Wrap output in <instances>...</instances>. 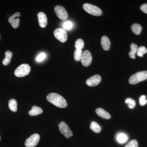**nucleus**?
Segmentation results:
<instances>
[{
	"mask_svg": "<svg viewBox=\"0 0 147 147\" xmlns=\"http://www.w3.org/2000/svg\"><path fill=\"white\" fill-rule=\"evenodd\" d=\"M55 11L58 18L62 20H65L68 18V13L63 7L57 5L55 7Z\"/></svg>",
	"mask_w": 147,
	"mask_h": 147,
	"instance_id": "obj_8",
	"label": "nucleus"
},
{
	"mask_svg": "<svg viewBox=\"0 0 147 147\" xmlns=\"http://www.w3.org/2000/svg\"><path fill=\"white\" fill-rule=\"evenodd\" d=\"M147 79V71H139L131 75L129 79V83L131 85L138 84Z\"/></svg>",
	"mask_w": 147,
	"mask_h": 147,
	"instance_id": "obj_2",
	"label": "nucleus"
},
{
	"mask_svg": "<svg viewBox=\"0 0 147 147\" xmlns=\"http://www.w3.org/2000/svg\"><path fill=\"white\" fill-rule=\"evenodd\" d=\"M9 108L12 112H16L17 110V102L15 99H11L8 102Z\"/></svg>",
	"mask_w": 147,
	"mask_h": 147,
	"instance_id": "obj_19",
	"label": "nucleus"
},
{
	"mask_svg": "<svg viewBox=\"0 0 147 147\" xmlns=\"http://www.w3.org/2000/svg\"><path fill=\"white\" fill-rule=\"evenodd\" d=\"M101 80V78L100 75L96 74L87 79L86 84L89 86H96L100 83Z\"/></svg>",
	"mask_w": 147,
	"mask_h": 147,
	"instance_id": "obj_10",
	"label": "nucleus"
},
{
	"mask_svg": "<svg viewBox=\"0 0 147 147\" xmlns=\"http://www.w3.org/2000/svg\"><path fill=\"white\" fill-rule=\"evenodd\" d=\"M147 53V50L144 46H142L138 47L137 55L138 57H143L144 54Z\"/></svg>",
	"mask_w": 147,
	"mask_h": 147,
	"instance_id": "obj_25",
	"label": "nucleus"
},
{
	"mask_svg": "<svg viewBox=\"0 0 147 147\" xmlns=\"http://www.w3.org/2000/svg\"><path fill=\"white\" fill-rule=\"evenodd\" d=\"M63 26L64 29L66 30H71L73 27V24L72 22L70 21H66L63 23Z\"/></svg>",
	"mask_w": 147,
	"mask_h": 147,
	"instance_id": "obj_26",
	"label": "nucleus"
},
{
	"mask_svg": "<svg viewBox=\"0 0 147 147\" xmlns=\"http://www.w3.org/2000/svg\"><path fill=\"white\" fill-rule=\"evenodd\" d=\"M21 16V14L19 12H16L9 18V22L11 25V26L13 27V28L16 29L18 28L19 26L20 23V19L19 18H17Z\"/></svg>",
	"mask_w": 147,
	"mask_h": 147,
	"instance_id": "obj_11",
	"label": "nucleus"
},
{
	"mask_svg": "<svg viewBox=\"0 0 147 147\" xmlns=\"http://www.w3.org/2000/svg\"><path fill=\"white\" fill-rule=\"evenodd\" d=\"M42 112L43 111L40 107L34 105L32 107L31 110L29 111V115L31 116H37L42 114Z\"/></svg>",
	"mask_w": 147,
	"mask_h": 147,
	"instance_id": "obj_15",
	"label": "nucleus"
},
{
	"mask_svg": "<svg viewBox=\"0 0 147 147\" xmlns=\"http://www.w3.org/2000/svg\"><path fill=\"white\" fill-rule=\"evenodd\" d=\"M147 103V100L145 95H142L139 98V103L141 106H143Z\"/></svg>",
	"mask_w": 147,
	"mask_h": 147,
	"instance_id": "obj_28",
	"label": "nucleus"
},
{
	"mask_svg": "<svg viewBox=\"0 0 147 147\" xmlns=\"http://www.w3.org/2000/svg\"><path fill=\"white\" fill-rule=\"evenodd\" d=\"M54 34L55 38L62 42L66 41L67 38V33L65 30L61 28H58L54 31Z\"/></svg>",
	"mask_w": 147,
	"mask_h": 147,
	"instance_id": "obj_5",
	"label": "nucleus"
},
{
	"mask_svg": "<svg viewBox=\"0 0 147 147\" xmlns=\"http://www.w3.org/2000/svg\"><path fill=\"white\" fill-rule=\"evenodd\" d=\"M13 56V53L9 50L5 52V58L3 60L2 63L4 65H7L10 63L11 58Z\"/></svg>",
	"mask_w": 147,
	"mask_h": 147,
	"instance_id": "obj_16",
	"label": "nucleus"
},
{
	"mask_svg": "<svg viewBox=\"0 0 147 147\" xmlns=\"http://www.w3.org/2000/svg\"><path fill=\"white\" fill-rule=\"evenodd\" d=\"M128 137L126 134L124 133H120L118 134L117 137V142L120 144H124L127 141Z\"/></svg>",
	"mask_w": 147,
	"mask_h": 147,
	"instance_id": "obj_21",
	"label": "nucleus"
},
{
	"mask_svg": "<svg viewBox=\"0 0 147 147\" xmlns=\"http://www.w3.org/2000/svg\"><path fill=\"white\" fill-rule=\"evenodd\" d=\"M47 100L56 107L60 108H66L67 106L66 100L63 96L56 93H51L47 96Z\"/></svg>",
	"mask_w": 147,
	"mask_h": 147,
	"instance_id": "obj_1",
	"label": "nucleus"
},
{
	"mask_svg": "<svg viewBox=\"0 0 147 147\" xmlns=\"http://www.w3.org/2000/svg\"><path fill=\"white\" fill-rule=\"evenodd\" d=\"M84 46V42L83 40L80 38L76 40L75 43V47L76 49L82 50Z\"/></svg>",
	"mask_w": 147,
	"mask_h": 147,
	"instance_id": "obj_23",
	"label": "nucleus"
},
{
	"mask_svg": "<svg viewBox=\"0 0 147 147\" xmlns=\"http://www.w3.org/2000/svg\"><path fill=\"white\" fill-rule=\"evenodd\" d=\"M125 103H126L129 108L130 109H133L136 105V101L131 98H127L125 100Z\"/></svg>",
	"mask_w": 147,
	"mask_h": 147,
	"instance_id": "obj_22",
	"label": "nucleus"
},
{
	"mask_svg": "<svg viewBox=\"0 0 147 147\" xmlns=\"http://www.w3.org/2000/svg\"><path fill=\"white\" fill-rule=\"evenodd\" d=\"M101 44L103 50L108 51L110 49V42L108 37L103 36L101 38Z\"/></svg>",
	"mask_w": 147,
	"mask_h": 147,
	"instance_id": "obj_14",
	"label": "nucleus"
},
{
	"mask_svg": "<svg viewBox=\"0 0 147 147\" xmlns=\"http://www.w3.org/2000/svg\"><path fill=\"white\" fill-rule=\"evenodd\" d=\"M140 9L143 12L147 13V3L142 5L141 7H140Z\"/></svg>",
	"mask_w": 147,
	"mask_h": 147,
	"instance_id": "obj_30",
	"label": "nucleus"
},
{
	"mask_svg": "<svg viewBox=\"0 0 147 147\" xmlns=\"http://www.w3.org/2000/svg\"><path fill=\"white\" fill-rule=\"evenodd\" d=\"M37 16L40 26L42 28H45L47 23V17L45 13L42 12H40L38 13Z\"/></svg>",
	"mask_w": 147,
	"mask_h": 147,
	"instance_id": "obj_12",
	"label": "nucleus"
},
{
	"mask_svg": "<svg viewBox=\"0 0 147 147\" xmlns=\"http://www.w3.org/2000/svg\"><path fill=\"white\" fill-rule=\"evenodd\" d=\"M90 128L92 131L96 133H99L101 130V127L100 125L94 121L91 123Z\"/></svg>",
	"mask_w": 147,
	"mask_h": 147,
	"instance_id": "obj_18",
	"label": "nucleus"
},
{
	"mask_svg": "<svg viewBox=\"0 0 147 147\" xmlns=\"http://www.w3.org/2000/svg\"><path fill=\"white\" fill-rule=\"evenodd\" d=\"M131 28L132 32L134 34L139 35L142 32V27L140 24H134L131 26Z\"/></svg>",
	"mask_w": 147,
	"mask_h": 147,
	"instance_id": "obj_20",
	"label": "nucleus"
},
{
	"mask_svg": "<svg viewBox=\"0 0 147 147\" xmlns=\"http://www.w3.org/2000/svg\"><path fill=\"white\" fill-rule=\"evenodd\" d=\"M83 7L87 12L92 15L100 16L102 15V10L96 6L89 3H85L83 5Z\"/></svg>",
	"mask_w": 147,
	"mask_h": 147,
	"instance_id": "obj_4",
	"label": "nucleus"
},
{
	"mask_svg": "<svg viewBox=\"0 0 147 147\" xmlns=\"http://www.w3.org/2000/svg\"><path fill=\"white\" fill-rule=\"evenodd\" d=\"M40 136L38 134H32L26 140L25 145L26 147H34L39 142Z\"/></svg>",
	"mask_w": 147,
	"mask_h": 147,
	"instance_id": "obj_7",
	"label": "nucleus"
},
{
	"mask_svg": "<svg viewBox=\"0 0 147 147\" xmlns=\"http://www.w3.org/2000/svg\"><path fill=\"white\" fill-rule=\"evenodd\" d=\"M138 48V46L135 43H131L130 45L131 50L129 53V55L130 58L132 59H135V55L137 53Z\"/></svg>",
	"mask_w": 147,
	"mask_h": 147,
	"instance_id": "obj_17",
	"label": "nucleus"
},
{
	"mask_svg": "<svg viewBox=\"0 0 147 147\" xmlns=\"http://www.w3.org/2000/svg\"><path fill=\"white\" fill-rule=\"evenodd\" d=\"M30 66L29 65L22 64L16 69L14 71V74L16 77H24L30 73Z\"/></svg>",
	"mask_w": 147,
	"mask_h": 147,
	"instance_id": "obj_3",
	"label": "nucleus"
},
{
	"mask_svg": "<svg viewBox=\"0 0 147 147\" xmlns=\"http://www.w3.org/2000/svg\"><path fill=\"white\" fill-rule=\"evenodd\" d=\"M96 113L102 119H109L111 118V116L108 112H106L104 109L101 108H98L96 110Z\"/></svg>",
	"mask_w": 147,
	"mask_h": 147,
	"instance_id": "obj_13",
	"label": "nucleus"
},
{
	"mask_svg": "<svg viewBox=\"0 0 147 147\" xmlns=\"http://www.w3.org/2000/svg\"><path fill=\"white\" fill-rule=\"evenodd\" d=\"M125 147H138V142L136 139L131 140Z\"/></svg>",
	"mask_w": 147,
	"mask_h": 147,
	"instance_id": "obj_27",
	"label": "nucleus"
},
{
	"mask_svg": "<svg viewBox=\"0 0 147 147\" xmlns=\"http://www.w3.org/2000/svg\"><path fill=\"white\" fill-rule=\"evenodd\" d=\"M59 128L61 134L67 138H69L73 136V133L68 125L65 122H61L59 124Z\"/></svg>",
	"mask_w": 147,
	"mask_h": 147,
	"instance_id": "obj_6",
	"label": "nucleus"
},
{
	"mask_svg": "<svg viewBox=\"0 0 147 147\" xmlns=\"http://www.w3.org/2000/svg\"><path fill=\"white\" fill-rule=\"evenodd\" d=\"M46 57V54L45 53H42L40 54L36 58V61L38 62H40L43 61Z\"/></svg>",
	"mask_w": 147,
	"mask_h": 147,
	"instance_id": "obj_29",
	"label": "nucleus"
},
{
	"mask_svg": "<svg viewBox=\"0 0 147 147\" xmlns=\"http://www.w3.org/2000/svg\"><path fill=\"white\" fill-rule=\"evenodd\" d=\"M82 50H77L76 49L74 52V59L76 61H81L82 55Z\"/></svg>",
	"mask_w": 147,
	"mask_h": 147,
	"instance_id": "obj_24",
	"label": "nucleus"
},
{
	"mask_svg": "<svg viewBox=\"0 0 147 147\" xmlns=\"http://www.w3.org/2000/svg\"><path fill=\"white\" fill-rule=\"evenodd\" d=\"M0 141H1V137H0Z\"/></svg>",
	"mask_w": 147,
	"mask_h": 147,
	"instance_id": "obj_31",
	"label": "nucleus"
},
{
	"mask_svg": "<svg viewBox=\"0 0 147 147\" xmlns=\"http://www.w3.org/2000/svg\"><path fill=\"white\" fill-rule=\"evenodd\" d=\"M81 61L84 66L88 67L90 65L92 61V56L89 51L85 50L83 52Z\"/></svg>",
	"mask_w": 147,
	"mask_h": 147,
	"instance_id": "obj_9",
	"label": "nucleus"
}]
</instances>
